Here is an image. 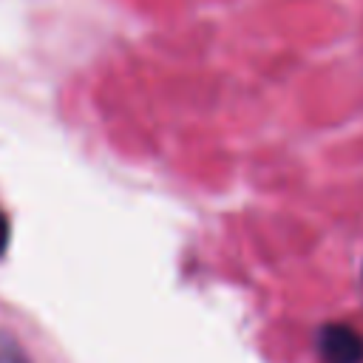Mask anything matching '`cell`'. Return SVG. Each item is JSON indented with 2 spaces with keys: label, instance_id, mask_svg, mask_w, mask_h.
<instances>
[{
  "label": "cell",
  "instance_id": "3957f363",
  "mask_svg": "<svg viewBox=\"0 0 363 363\" xmlns=\"http://www.w3.org/2000/svg\"><path fill=\"white\" fill-rule=\"evenodd\" d=\"M6 247H9V218H6V213L0 210V255L6 252Z\"/></svg>",
  "mask_w": 363,
  "mask_h": 363
},
{
  "label": "cell",
  "instance_id": "6da1fadb",
  "mask_svg": "<svg viewBox=\"0 0 363 363\" xmlns=\"http://www.w3.org/2000/svg\"><path fill=\"white\" fill-rule=\"evenodd\" d=\"M318 354L323 363H363V335L346 323H326L318 332Z\"/></svg>",
  "mask_w": 363,
  "mask_h": 363
},
{
  "label": "cell",
  "instance_id": "7a4b0ae2",
  "mask_svg": "<svg viewBox=\"0 0 363 363\" xmlns=\"http://www.w3.org/2000/svg\"><path fill=\"white\" fill-rule=\"evenodd\" d=\"M0 363H28L26 354H23V349L6 332H0Z\"/></svg>",
  "mask_w": 363,
  "mask_h": 363
}]
</instances>
